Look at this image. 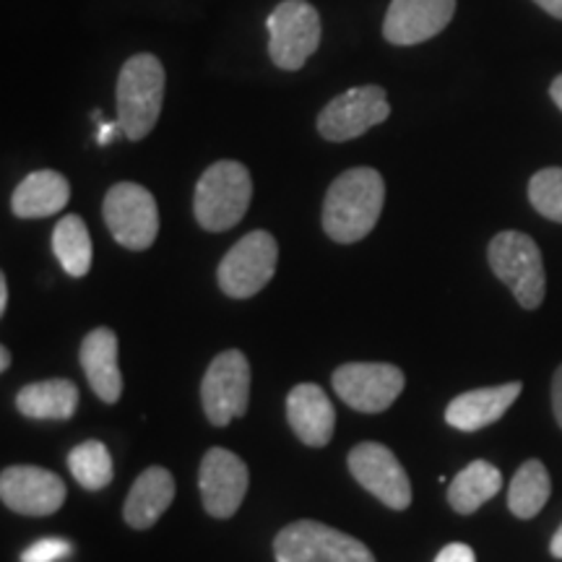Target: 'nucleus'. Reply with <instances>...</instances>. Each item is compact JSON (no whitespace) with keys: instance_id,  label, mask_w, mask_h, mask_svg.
Returning <instances> with one entry per match:
<instances>
[{"instance_id":"nucleus-1","label":"nucleus","mask_w":562,"mask_h":562,"mask_svg":"<svg viewBox=\"0 0 562 562\" xmlns=\"http://www.w3.org/2000/svg\"><path fill=\"white\" fill-rule=\"evenodd\" d=\"M385 203V182L372 167H351L328 188L323 229L334 243H360L375 229Z\"/></svg>"},{"instance_id":"nucleus-2","label":"nucleus","mask_w":562,"mask_h":562,"mask_svg":"<svg viewBox=\"0 0 562 562\" xmlns=\"http://www.w3.org/2000/svg\"><path fill=\"white\" fill-rule=\"evenodd\" d=\"M117 123L128 140H140L159 121L165 102V68L157 55L140 53L125 60L117 76Z\"/></svg>"},{"instance_id":"nucleus-3","label":"nucleus","mask_w":562,"mask_h":562,"mask_svg":"<svg viewBox=\"0 0 562 562\" xmlns=\"http://www.w3.org/2000/svg\"><path fill=\"white\" fill-rule=\"evenodd\" d=\"M252 199V180L240 161H214L201 175L193 195L195 222L206 232H227L243 222Z\"/></svg>"},{"instance_id":"nucleus-4","label":"nucleus","mask_w":562,"mask_h":562,"mask_svg":"<svg viewBox=\"0 0 562 562\" xmlns=\"http://www.w3.org/2000/svg\"><path fill=\"white\" fill-rule=\"evenodd\" d=\"M490 269L508 286L518 305L526 311H537L544 302L547 277L539 245L529 235L516 229H505L492 237L487 248Z\"/></svg>"},{"instance_id":"nucleus-5","label":"nucleus","mask_w":562,"mask_h":562,"mask_svg":"<svg viewBox=\"0 0 562 562\" xmlns=\"http://www.w3.org/2000/svg\"><path fill=\"white\" fill-rule=\"evenodd\" d=\"M277 562H375L360 539L321 521H294L273 539Z\"/></svg>"},{"instance_id":"nucleus-6","label":"nucleus","mask_w":562,"mask_h":562,"mask_svg":"<svg viewBox=\"0 0 562 562\" xmlns=\"http://www.w3.org/2000/svg\"><path fill=\"white\" fill-rule=\"evenodd\" d=\"M279 245L277 237L266 229L248 232L240 237L216 269L220 290L232 300L256 297L277 273Z\"/></svg>"},{"instance_id":"nucleus-7","label":"nucleus","mask_w":562,"mask_h":562,"mask_svg":"<svg viewBox=\"0 0 562 562\" xmlns=\"http://www.w3.org/2000/svg\"><path fill=\"white\" fill-rule=\"evenodd\" d=\"M266 26L269 55L281 70H300L321 45V13L307 0H281Z\"/></svg>"},{"instance_id":"nucleus-8","label":"nucleus","mask_w":562,"mask_h":562,"mask_svg":"<svg viewBox=\"0 0 562 562\" xmlns=\"http://www.w3.org/2000/svg\"><path fill=\"white\" fill-rule=\"evenodd\" d=\"M104 224L125 250L151 248L159 235V209L154 195L138 182H117L102 203Z\"/></svg>"},{"instance_id":"nucleus-9","label":"nucleus","mask_w":562,"mask_h":562,"mask_svg":"<svg viewBox=\"0 0 562 562\" xmlns=\"http://www.w3.org/2000/svg\"><path fill=\"white\" fill-rule=\"evenodd\" d=\"M250 402V362L240 349H227L211 360L201 383L203 414L214 427L245 417Z\"/></svg>"},{"instance_id":"nucleus-10","label":"nucleus","mask_w":562,"mask_h":562,"mask_svg":"<svg viewBox=\"0 0 562 562\" xmlns=\"http://www.w3.org/2000/svg\"><path fill=\"white\" fill-rule=\"evenodd\" d=\"M406 378L389 362H347L334 372V391L344 404L362 414L385 412L402 396Z\"/></svg>"},{"instance_id":"nucleus-11","label":"nucleus","mask_w":562,"mask_h":562,"mask_svg":"<svg viewBox=\"0 0 562 562\" xmlns=\"http://www.w3.org/2000/svg\"><path fill=\"white\" fill-rule=\"evenodd\" d=\"M391 104L385 89L368 83V87H355L344 94L334 97L318 115V133L326 140L344 144V140L360 138L375 125L389 121Z\"/></svg>"},{"instance_id":"nucleus-12","label":"nucleus","mask_w":562,"mask_h":562,"mask_svg":"<svg viewBox=\"0 0 562 562\" xmlns=\"http://www.w3.org/2000/svg\"><path fill=\"white\" fill-rule=\"evenodd\" d=\"M347 467L357 484L389 508L406 510L412 505V482L406 469L383 442L368 440L355 446L347 456Z\"/></svg>"},{"instance_id":"nucleus-13","label":"nucleus","mask_w":562,"mask_h":562,"mask_svg":"<svg viewBox=\"0 0 562 562\" xmlns=\"http://www.w3.org/2000/svg\"><path fill=\"white\" fill-rule=\"evenodd\" d=\"M250 474L240 456L227 448H209L201 461L199 490L203 508L214 518H232L245 501Z\"/></svg>"},{"instance_id":"nucleus-14","label":"nucleus","mask_w":562,"mask_h":562,"mask_svg":"<svg viewBox=\"0 0 562 562\" xmlns=\"http://www.w3.org/2000/svg\"><path fill=\"white\" fill-rule=\"evenodd\" d=\"M66 482L40 467H9L0 474V501L21 516H53L66 503Z\"/></svg>"},{"instance_id":"nucleus-15","label":"nucleus","mask_w":562,"mask_h":562,"mask_svg":"<svg viewBox=\"0 0 562 562\" xmlns=\"http://www.w3.org/2000/svg\"><path fill=\"white\" fill-rule=\"evenodd\" d=\"M456 0H391L383 21V37L391 45L412 47L427 42L451 24Z\"/></svg>"},{"instance_id":"nucleus-16","label":"nucleus","mask_w":562,"mask_h":562,"mask_svg":"<svg viewBox=\"0 0 562 562\" xmlns=\"http://www.w3.org/2000/svg\"><path fill=\"white\" fill-rule=\"evenodd\" d=\"M286 419L294 435L311 448L328 446L336 430V409L315 383L294 385L286 396Z\"/></svg>"},{"instance_id":"nucleus-17","label":"nucleus","mask_w":562,"mask_h":562,"mask_svg":"<svg viewBox=\"0 0 562 562\" xmlns=\"http://www.w3.org/2000/svg\"><path fill=\"white\" fill-rule=\"evenodd\" d=\"M524 385L518 381L492 385V389H476L456 396L446 409V422L461 432H476L495 425L513 402L521 396Z\"/></svg>"},{"instance_id":"nucleus-18","label":"nucleus","mask_w":562,"mask_h":562,"mask_svg":"<svg viewBox=\"0 0 562 562\" xmlns=\"http://www.w3.org/2000/svg\"><path fill=\"white\" fill-rule=\"evenodd\" d=\"M83 375L91 391L102 398L104 404L121 402L123 396V375L117 364V334L112 328H94L87 334L79 349Z\"/></svg>"},{"instance_id":"nucleus-19","label":"nucleus","mask_w":562,"mask_h":562,"mask_svg":"<svg viewBox=\"0 0 562 562\" xmlns=\"http://www.w3.org/2000/svg\"><path fill=\"white\" fill-rule=\"evenodd\" d=\"M175 501V480L165 467H149L133 482L125 497L123 518L131 529H151Z\"/></svg>"},{"instance_id":"nucleus-20","label":"nucleus","mask_w":562,"mask_h":562,"mask_svg":"<svg viewBox=\"0 0 562 562\" xmlns=\"http://www.w3.org/2000/svg\"><path fill=\"white\" fill-rule=\"evenodd\" d=\"M70 186L60 172L37 170L26 175L13 191L11 209L19 220H45L68 206Z\"/></svg>"},{"instance_id":"nucleus-21","label":"nucleus","mask_w":562,"mask_h":562,"mask_svg":"<svg viewBox=\"0 0 562 562\" xmlns=\"http://www.w3.org/2000/svg\"><path fill=\"white\" fill-rule=\"evenodd\" d=\"M16 409L26 419L66 422L79 409V389L66 378L30 383L16 393Z\"/></svg>"},{"instance_id":"nucleus-22","label":"nucleus","mask_w":562,"mask_h":562,"mask_svg":"<svg viewBox=\"0 0 562 562\" xmlns=\"http://www.w3.org/2000/svg\"><path fill=\"white\" fill-rule=\"evenodd\" d=\"M503 487L501 469L490 461H472L448 484V503L461 516H472Z\"/></svg>"},{"instance_id":"nucleus-23","label":"nucleus","mask_w":562,"mask_h":562,"mask_svg":"<svg viewBox=\"0 0 562 562\" xmlns=\"http://www.w3.org/2000/svg\"><path fill=\"white\" fill-rule=\"evenodd\" d=\"M550 492H552V480L550 472L544 469L542 461L529 459L526 463H521L513 480L508 484V508L516 518H529L539 516L542 508L550 501Z\"/></svg>"},{"instance_id":"nucleus-24","label":"nucleus","mask_w":562,"mask_h":562,"mask_svg":"<svg viewBox=\"0 0 562 562\" xmlns=\"http://www.w3.org/2000/svg\"><path fill=\"white\" fill-rule=\"evenodd\" d=\"M53 252L68 277H87L91 269V237L81 216L68 214L55 224Z\"/></svg>"},{"instance_id":"nucleus-25","label":"nucleus","mask_w":562,"mask_h":562,"mask_svg":"<svg viewBox=\"0 0 562 562\" xmlns=\"http://www.w3.org/2000/svg\"><path fill=\"white\" fill-rule=\"evenodd\" d=\"M68 469L83 490H104L112 482V456L100 440H87L68 453Z\"/></svg>"},{"instance_id":"nucleus-26","label":"nucleus","mask_w":562,"mask_h":562,"mask_svg":"<svg viewBox=\"0 0 562 562\" xmlns=\"http://www.w3.org/2000/svg\"><path fill=\"white\" fill-rule=\"evenodd\" d=\"M529 201L547 220L562 224V167H544L533 175Z\"/></svg>"},{"instance_id":"nucleus-27","label":"nucleus","mask_w":562,"mask_h":562,"mask_svg":"<svg viewBox=\"0 0 562 562\" xmlns=\"http://www.w3.org/2000/svg\"><path fill=\"white\" fill-rule=\"evenodd\" d=\"M70 552H74V544H70L68 539L47 537L34 542L32 547H26V550L21 552V562H60L66 560Z\"/></svg>"},{"instance_id":"nucleus-28","label":"nucleus","mask_w":562,"mask_h":562,"mask_svg":"<svg viewBox=\"0 0 562 562\" xmlns=\"http://www.w3.org/2000/svg\"><path fill=\"white\" fill-rule=\"evenodd\" d=\"M435 562H476V558H474L472 547L453 542V544L442 547V550L438 552V558H435Z\"/></svg>"},{"instance_id":"nucleus-29","label":"nucleus","mask_w":562,"mask_h":562,"mask_svg":"<svg viewBox=\"0 0 562 562\" xmlns=\"http://www.w3.org/2000/svg\"><path fill=\"white\" fill-rule=\"evenodd\" d=\"M552 412H554V419H558V425L562 427V364L552 378Z\"/></svg>"},{"instance_id":"nucleus-30","label":"nucleus","mask_w":562,"mask_h":562,"mask_svg":"<svg viewBox=\"0 0 562 562\" xmlns=\"http://www.w3.org/2000/svg\"><path fill=\"white\" fill-rule=\"evenodd\" d=\"M123 133L121 123H100V133H97V144L108 146L112 138H117Z\"/></svg>"},{"instance_id":"nucleus-31","label":"nucleus","mask_w":562,"mask_h":562,"mask_svg":"<svg viewBox=\"0 0 562 562\" xmlns=\"http://www.w3.org/2000/svg\"><path fill=\"white\" fill-rule=\"evenodd\" d=\"M533 3H537L539 9H544L547 13H550V16L562 21V0H533Z\"/></svg>"},{"instance_id":"nucleus-32","label":"nucleus","mask_w":562,"mask_h":562,"mask_svg":"<svg viewBox=\"0 0 562 562\" xmlns=\"http://www.w3.org/2000/svg\"><path fill=\"white\" fill-rule=\"evenodd\" d=\"M5 311H9V281L3 277L0 279V315H5Z\"/></svg>"},{"instance_id":"nucleus-33","label":"nucleus","mask_w":562,"mask_h":562,"mask_svg":"<svg viewBox=\"0 0 562 562\" xmlns=\"http://www.w3.org/2000/svg\"><path fill=\"white\" fill-rule=\"evenodd\" d=\"M550 552H552V558L562 560V526H560L558 531H554V537H552V544H550Z\"/></svg>"},{"instance_id":"nucleus-34","label":"nucleus","mask_w":562,"mask_h":562,"mask_svg":"<svg viewBox=\"0 0 562 562\" xmlns=\"http://www.w3.org/2000/svg\"><path fill=\"white\" fill-rule=\"evenodd\" d=\"M550 94H552L554 104H558V108L562 110V74L558 76V79L552 81V87H550Z\"/></svg>"},{"instance_id":"nucleus-35","label":"nucleus","mask_w":562,"mask_h":562,"mask_svg":"<svg viewBox=\"0 0 562 562\" xmlns=\"http://www.w3.org/2000/svg\"><path fill=\"white\" fill-rule=\"evenodd\" d=\"M11 368V351H9V347H3L0 349V370H9Z\"/></svg>"}]
</instances>
